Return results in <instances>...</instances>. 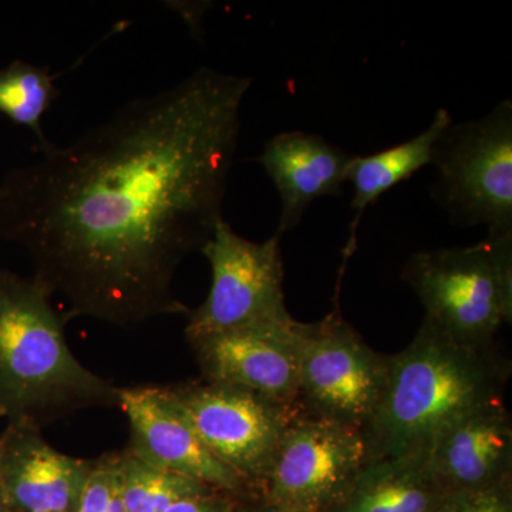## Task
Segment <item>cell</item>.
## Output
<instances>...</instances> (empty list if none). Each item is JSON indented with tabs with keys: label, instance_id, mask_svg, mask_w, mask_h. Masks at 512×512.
<instances>
[{
	"label": "cell",
	"instance_id": "cell-24",
	"mask_svg": "<svg viewBox=\"0 0 512 512\" xmlns=\"http://www.w3.org/2000/svg\"><path fill=\"white\" fill-rule=\"evenodd\" d=\"M3 417H6V410L5 407L2 406V403H0V419H3Z\"/></svg>",
	"mask_w": 512,
	"mask_h": 512
},
{
	"label": "cell",
	"instance_id": "cell-4",
	"mask_svg": "<svg viewBox=\"0 0 512 512\" xmlns=\"http://www.w3.org/2000/svg\"><path fill=\"white\" fill-rule=\"evenodd\" d=\"M402 278L426 318L458 343L495 345L500 329L511 325L512 235L417 252L404 265Z\"/></svg>",
	"mask_w": 512,
	"mask_h": 512
},
{
	"label": "cell",
	"instance_id": "cell-22",
	"mask_svg": "<svg viewBox=\"0 0 512 512\" xmlns=\"http://www.w3.org/2000/svg\"><path fill=\"white\" fill-rule=\"evenodd\" d=\"M234 512H318L295 510V508L279 507V505L266 504L264 501L252 505H237Z\"/></svg>",
	"mask_w": 512,
	"mask_h": 512
},
{
	"label": "cell",
	"instance_id": "cell-9",
	"mask_svg": "<svg viewBox=\"0 0 512 512\" xmlns=\"http://www.w3.org/2000/svg\"><path fill=\"white\" fill-rule=\"evenodd\" d=\"M365 463L362 431L298 412L276 450L262 501L329 512L349 493Z\"/></svg>",
	"mask_w": 512,
	"mask_h": 512
},
{
	"label": "cell",
	"instance_id": "cell-23",
	"mask_svg": "<svg viewBox=\"0 0 512 512\" xmlns=\"http://www.w3.org/2000/svg\"><path fill=\"white\" fill-rule=\"evenodd\" d=\"M0 512H10L5 497H3L2 488H0Z\"/></svg>",
	"mask_w": 512,
	"mask_h": 512
},
{
	"label": "cell",
	"instance_id": "cell-3",
	"mask_svg": "<svg viewBox=\"0 0 512 512\" xmlns=\"http://www.w3.org/2000/svg\"><path fill=\"white\" fill-rule=\"evenodd\" d=\"M45 282L0 268V403L9 423L42 430L87 409L119 407L120 387L73 355Z\"/></svg>",
	"mask_w": 512,
	"mask_h": 512
},
{
	"label": "cell",
	"instance_id": "cell-16",
	"mask_svg": "<svg viewBox=\"0 0 512 512\" xmlns=\"http://www.w3.org/2000/svg\"><path fill=\"white\" fill-rule=\"evenodd\" d=\"M451 124V114L446 109H440L436 111L430 126L412 140L370 156H353L346 174V181H350L355 190L350 207L356 212L346 247L349 254L355 248L356 228L366 208L375 204L384 192L409 180L421 168L431 164L434 146Z\"/></svg>",
	"mask_w": 512,
	"mask_h": 512
},
{
	"label": "cell",
	"instance_id": "cell-1",
	"mask_svg": "<svg viewBox=\"0 0 512 512\" xmlns=\"http://www.w3.org/2000/svg\"><path fill=\"white\" fill-rule=\"evenodd\" d=\"M252 80L201 67L0 184V238L29 252L70 316L119 328L187 316L175 272L210 241Z\"/></svg>",
	"mask_w": 512,
	"mask_h": 512
},
{
	"label": "cell",
	"instance_id": "cell-20",
	"mask_svg": "<svg viewBox=\"0 0 512 512\" xmlns=\"http://www.w3.org/2000/svg\"><path fill=\"white\" fill-rule=\"evenodd\" d=\"M434 512H512V478L483 490L447 493Z\"/></svg>",
	"mask_w": 512,
	"mask_h": 512
},
{
	"label": "cell",
	"instance_id": "cell-15",
	"mask_svg": "<svg viewBox=\"0 0 512 512\" xmlns=\"http://www.w3.org/2000/svg\"><path fill=\"white\" fill-rule=\"evenodd\" d=\"M446 494L421 451L366 461L349 493L329 512H434Z\"/></svg>",
	"mask_w": 512,
	"mask_h": 512
},
{
	"label": "cell",
	"instance_id": "cell-13",
	"mask_svg": "<svg viewBox=\"0 0 512 512\" xmlns=\"http://www.w3.org/2000/svg\"><path fill=\"white\" fill-rule=\"evenodd\" d=\"M427 464L444 493L483 490L512 478V419L504 399L468 410L434 437Z\"/></svg>",
	"mask_w": 512,
	"mask_h": 512
},
{
	"label": "cell",
	"instance_id": "cell-10",
	"mask_svg": "<svg viewBox=\"0 0 512 512\" xmlns=\"http://www.w3.org/2000/svg\"><path fill=\"white\" fill-rule=\"evenodd\" d=\"M119 407L130 426L127 448L138 457L234 498L252 493L204 446L168 387H120Z\"/></svg>",
	"mask_w": 512,
	"mask_h": 512
},
{
	"label": "cell",
	"instance_id": "cell-6",
	"mask_svg": "<svg viewBox=\"0 0 512 512\" xmlns=\"http://www.w3.org/2000/svg\"><path fill=\"white\" fill-rule=\"evenodd\" d=\"M298 333V412L365 429L386 392L389 356L370 348L339 312L299 322Z\"/></svg>",
	"mask_w": 512,
	"mask_h": 512
},
{
	"label": "cell",
	"instance_id": "cell-19",
	"mask_svg": "<svg viewBox=\"0 0 512 512\" xmlns=\"http://www.w3.org/2000/svg\"><path fill=\"white\" fill-rule=\"evenodd\" d=\"M74 512H127L121 494L117 453L94 458Z\"/></svg>",
	"mask_w": 512,
	"mask_h": 512
},
{
	"label": "cell",
	"instance_id": "cell-18",
	"mask_svg": "<svg viewBox=\"0 0 512 512\" xmlns=\"http://www.w3.org/2000/svg\"><path fill=\"white\" fill-rule=\"evenodd\" d=\"M59 96L49 67L15 60L0 70V113L33 131L37 148L50 143L43 133L42 120Z\"/></svg>",
	"mask_w": 512,
	"mask_h": 512
},
{
	"label": "cell",
	"instance_id": "cell-5",
	"mask_svg": "<svg viewBox=\"0 0 512 512\" xmlns=\"http://www.w3.org/2000/svg\"><path fill=\"white\" fill-rule=\"evenodd\" d=\"M434 200L460 227H487V237L512 235V101L477 120L451 124L433 150Z\"/></svg>",
	"mask_w": 512,
	"mask_h": 512
},
{
	"label": "cell",
	"instance_id": "cell-11",
	"mask_svg": "<svg viewBox=\"0 0 512 512\" xmlns=\"http://www.w3.org/2000/svg\"><path fill=\"white\" fill-rule=\"evenodd\" d=\"M299 322L281 328L234 330L188 339L208 383L241 387L295 406Z\"/></svg>",
	"mask_w": 512,
	"mask_h": 512
},
{
	"label": "cell",
	"instance_id": "cell-21",
	"mask_svg": "<svg viewBox=\"0 0 512 512\" xmlns=\"http://www.w3.org/2000/svg\"><path fill=\"white\" fill-rule=\"evenodd\" d=\"M235 498L231 495L212 491V493L187 498L171 505L165 512H234Z\"/></svg>",
	"mask_w": 512,
	"mask_h": 512
},
{
	"label": "cell",
	"instance_id": "cell-7",
	"mask_svg": "<svg viewBox=\"0 0 512 512\" xmlns=\"http://www.w3.org/2000/svg\"><path fill=\"white\" fill-rule=\"evenodd\" d=\"M281 239L274 234L264 242L249 241L227 221L218 222L201 249L211 266L210 292L202 305L187 315V340L296 322L285 303Z\"/></svg>",
	"mask_w": 512,
	"mask_h": 512
},
{
	"label": "cell",
	"instance_id": "cell-12",
	"mask_svg": "<svg viewBox=\"0 0 512 512\" xmlns=\"http://www.w3.org/2000/svg\"><path fill=\"white\" fill-rule=\"evenodd\" d=\"M93 460L50 446L42 430L9 423L0 436V488L10 512H74Z\"/></svg>",
	"mask_w": 512,
	"mask_h": 512
},
{
	"label": "cell",
	"instance_id": "cell-14",
	"mask_svg": "<svg viewBox=\"0 0 512 512\" xmlns=\"http://www.w3.org/2000/svg\"><path fill=\"white\" fill-rule=\"evenodd\" d=\"M352 158V154L318 134L286 131L271 138L258 161L281 198V217L275 234L284 237L298 227L318 198L342 194Z\"/></svg>",
	"mask_w": 512,
	"mask_h": 512
},
{
	"label": "cell",
	"instance_id": "cell-2",
	"mask_svg": "<svg viewBox=\"0 0 512 512\" xmlns=\"http://www.w3.org/2000/svg\"><path fill=\"white\" fill-rule=\"evenodd\" d=\"M510 376V359L497 343L463 345L424 316L412 343L389 356L386 392L362 430L366 461L426 451L468 410L504 399Z\"/></svg>",
	"mask_w": 512,
	"mask_h": 512
},
{
	"label": "cell",
	"instance_id": "cell-8",
	"mask_svg": "<svg viewBox=\"0 0 512 512\" xmlns=\"http://www.w3.org/2000/svg\"><path fill=\"white\" fill-rule=\"evenodd\" d=\"M168 392L212 456L261 494L298 409L251 390L204 380L170 386Z\"/></svg>",
	"mask_w": 512,
	"mask_h": 512
},
{
	"label": "cell",
	"instance_id": "cell-17",
	"mask_svg": "<svg viewBox=\"0 0 512 512\" xmlns=\"http://www.w3.org/2000/svg\"><path fill=\"white\" fill-rule=\"evenodd\" d=\"M117 457L127 512H165L178 501L217 491L183 474L156 466L128 448L117 453Z\"/></svg>",
	"mask_w": 512,
	"mask_h": 512
}]
</instances>
